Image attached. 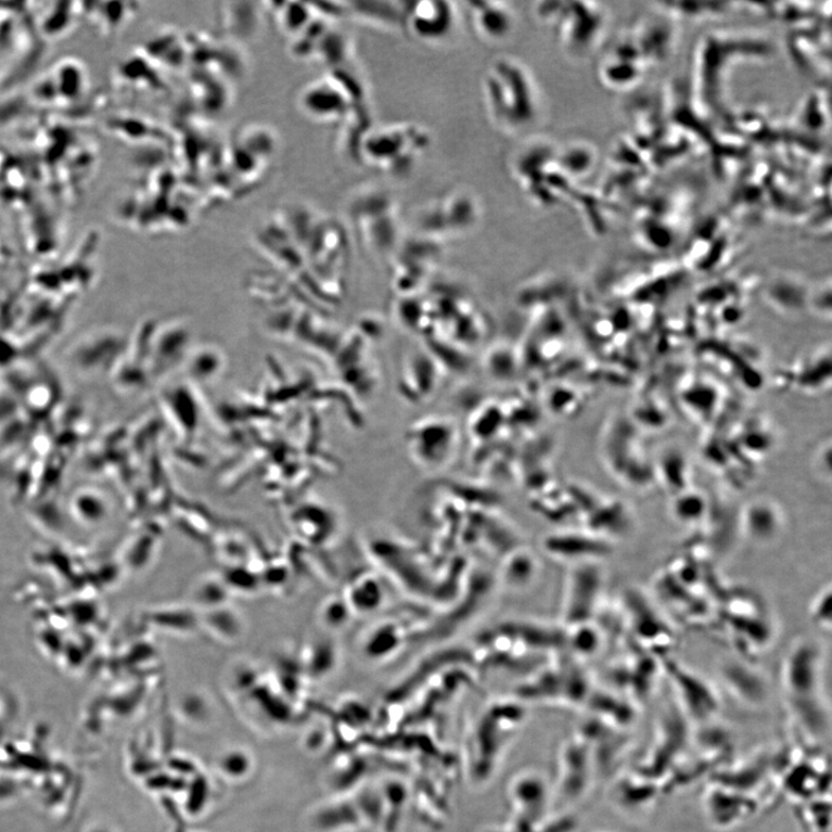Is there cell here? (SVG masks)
<instances>
[{
	"instance_id": "cell-15",
	"label": "cell",
	"mask_w": 832,
	"mask_h": 832,
	"mask_svg": "<svg viewBox=\"0 0 832 832\" xmlns=\"http://www.w3.org/2000/svg\"><path fill=\"white\" fill-rule=\"evenodd\" d=\"M589 533L611 542L615 538L626 537L633 526L630 508L623 502H611L594 509Z\"/></svg>"
},
{
	"instance_id": "cell-16",
	"label": "cell",
	"mask_w": 832,
	"mask_h": 832,
	"mask_svg": "<svg viewBox=\"0 0 832 832\" xmlns=\"http://www.w3.org/2000/svg\"><path fill=\"white\" fill-rule=\"evenodd\" d=\"M712 503L702 492L686 489L677 495L670 503V515L688 527L702 525L709 513Z\"/></svg>"
},
{
	"instance_id": "cell-19",
	"label": "cell",
	"mask_w": 832,
	"mask_h": 832,
	"mask_svg": "<svg viewBox=\"0 0 832 832\" xmlns=\"http://www.w3.org/2000/svg\"><path fill=\"white\" fill-rule=\"evenodd\" d=\"M809 614L814 625L824 631L831 630L832 589L830 586L825 587L816 598H814Z\"/></svg>"
},
{
	"instance_id": "cell-11",
	"label": "cell",
	"mask_w": 832,
	"mask_h": 832,
	"mask_svg": "<svg viewBox=\"0 0 832 832\" xmlns=\"http://www.w3.org/2000/svg\"><path fill=\"white\" fill-rule=\"evenodd\" d=\"M662 667L689 712L703 717L713 714L717 696L709 683L677 661L666 657L662 661Z\"/></svg>"
},
{
	"instance_id": "cell-12",
	"label": "cell",
	"mask_w": 832,
	"mask_h": 832,
	"mask_svg": "<svg viewBox=\"0 0 832 832\" xmlns=\"http://www.w3.org/2000/svg\"><path fill=\"white\" fill-rule=\"evenodd\" d=\"M468 5L475 33L487 42H501L515 28V15L505 3L471 2Z\"/></svg>"
},
{
	"instance_id": "cell-13",
	"label": "cell",
	"mask_w": 832,
	"mask_h": 832,
	"mask_svg": "<svg viewBox=\"0 0 832 832\" xmlns=\"http://www.w3.org/2000/svg\"><path fill=\"white\" fill-rule=\"evenodd\" d=\"M550 545L556 556L574 564L600 562L613 553V542L591 533L562 535Z\"/></svg>"
},
{
	"instance_id": "cell-17",
	"label": "cell",
	"mask_w": 832,
	"mask_h": 832,
	"mask_svg": "<svg viewBox=\"0 0 832 832\" xmlns=\"http://www.w3.org/2000/svg\"><path fill=\"white\" fill-rule=\"evenodd\" d=\"M555 163L560 171L571 180L586 174L593 165V154L590 148L583 144H571L556 150Z\"/></svg>"
},
{
	"instance_id": "cell-2",
	"label": "cell",
	"mask_w": 832,
	"mask_h": 832,
	"mask_svg": "<svg viewBox=\"0 0 832 832\" xmlns=\"http://www.w3.org/2000/svg\"><path fill=\"white\" fill-rule=\"evenodd\" d=\"M823 651L811 639H802L790 648L782 667V681L792 709L802 718L822 717L820 696Z\"/></svg>"
},
{
	"instance_id": "cell-5",
	"label": "cell",
	"mask_w": 832,
	"mask_h": 832,
	"mask_svg": "<svg viewBox=\"0 0 832 832\" xmlns=\"http://www.w3.org/2000/svg\"><path fill=\"white\" fill-rule=\"evenodd\" d=\"M536 13L572 52L587 51L600 27V15L592 4L545 2L537 7Z\"/></svg>"
},
{
	"instance_id": "cell-7",
	"label": "cell",
	"mask_w": 832,
	"mask_h": 832,
	"mask_svg": "<svg viewBox=\"0 0 832 832\" xmlns=\"http://www.w3.org/2000/svg\"><path fill=\"white\" fill-rule=\"evenodd\" d=\"M482 214L479 202L465 190H455L434 200L421 210L420 223L428 232L452 233L476 223Z\"/></svg>"
},
{
	"instance_id": "cell-4",
	"label": "cell",
	"mask_w": 832,
	"mask_h": 832,
	"mask_svg": "<svg viewBox=\"0 0 832 832\" xmlns=\"http://www.w3.org/2000/svg\"><path fill=\"white\" fill-rule=\"evenodd\" d=\"M432 144L431 132L420 124H393L371 137L368 158L383 172L400 179L415 170Z\"/></svg>"
},
{
	"instance_id": "cell-1",
	"label": "cell",
	"mask_w": 832,
	"mask_h": 832,
	"mask_svg": "<svg viewBox=\"0 0 832 832\" xmlns=\"http://www.w3.org/2000/svg\"><path fill=\"white\" fill-rule=\"evenodd\" d=\"M486 110L494 126L513 135L534 127L541 113V98L536 78L520 60L495 59L483 78Z\"/></svg>"
},
{
	"instance_id": "cell-18",
	"label": "cell",
	"mask_w": 832,
	"mask_h": 832,
	"mask_svg": "<svg viewBox=\"0 0 832 832\" xmlns=\"http://www.w3.org/2000/svg\"><path fill=\"white\" fill-rule=\"evenodd\" d=\"M251 755L242 750H232L219 758V769L230 779L245 778L252 771Z\"/></svg>"
},
{
	"instance_id": "cell-3",
	"label": "cell",
	"mask_w": 832,
	"mask_h": 832,
	"mask_svg": "<svg viewBox=\"0 0 832 832\" xmlns=\"http://www.w3.org/2000/svg\"><path fill=\"white\" fill-rule=\"evenodd\" d=\"M556 149L546 139H535L513 157L512 175L529 202L540 208L555 206L569 182L555 164Z\"/></svg>"
},
{
	"instance_id": "cell-9",
	"label": "cell",
	"mask_w": 832,
	"mask_h": 832,
	"mask_svg": "<svg viewBox=\"0 0 832 832\" xmlns=\"http://www.w3.org/2000/svg\"><path fill=\"white\" fill-rule=\"evenodd\" d=\"M784 528L782 508L769 499H755L739 510L740 537L756 546L775 543L782 537Z\"/></svg>"
},
{
	"instance_id": "cell-10",
	"label": "cell",
	"mask_w": 832,
	"mask_h": 832,
	"mask_svg": "<svg viewBox=\"0 0 832 832\" xmlns=\"http://www.w3.org/2000/svg\"><path fill=\"white\" fill-rule=\"evenodd\" d=\"M625 612L629 627L641 643L648 649L667 647L673 633L666 619L658 613L642 591L628 590L624 598Z\"/></svg>"
},
{
	"instance_id": "cell-6",
	"label": "cell",
	"mask_w": 832,
	"mask_h": 832,
	"mask_svg": "<svg viewBox=\"0 0 832 832\" xmlns=\"http://www.w3.org/2000/svg\"><path fill=\"white\" fill-rule=\"evenodd\" d=\"M566 596L565 619L573 627L588 625L596 614L605 586L600 562L574 564Z\"/></svg>"
},
{
	"instance_id": "cell-8",
	"label": "cell",
	"mask_w": 832,
	"mask_h": 832,
	"mask_svg": "<svg viewBox=\"0 0 832 832\" xmlns=\"http://www.w3.org/2000/svg\"><path fill=\"white\" fill-rule=\"evenodd\" d=\"M457 11L449 2L402 3L401 27L411 37L423 43H437L446 40L453 31Z\"/></svg>"
},
{
	"instance_id": "cell-14",
	"label": "cell",
	"mask_w": 832,
	"mask_h": 832,
	"mask_svg": "<svg viewBox=\"0 0 832 832\" xmlns=\"http://www.w3.org/2000/svg\"><path fill=\"white\" fill-rule=\"evenodd\" d=\"M720 677L735 696L743 701L759 702L766 696V684L759 673L740 660L726 661L720 666Z\"/></svg>"
}]
</instances>
